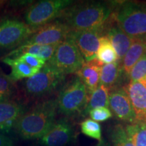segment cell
Listing matches in <instances>:
<instances>
[{"instance_id": "83f0119b", "label": "cell", "mask_w": 146, "mask_h": 146, "mask_svg": "<svg viewBox=\"0 0 146 146\" xmlns=\"http://www.w3.org/2000/svg\"><path fill=\"white\" fill-rule=\"evenodd\" d=\"M16 58L27 64L32 68L37 69V70H39L44 66L45 63H46V61L45 60L42 59L41 58L35 56V55L30 54H23Z\"/></svg>"}, {"instance_id": "6da1fadb", "label": "cell", "mask_w": 146, "mask_h": 146, "mask_svg": "<svg viewBox=\"0 0 146 146\" xmlns=\"http://www.w3.org/2000/svg\"><path fill=\"white\" fill-rule=\"evenodd\" d=\"M114 3L85 1L72 4L59 18L71 31L93 30L104 27L112 13Z\"/></svg>"}, {"instance_id": "ba28073f", "label": "cell", "mask_w": 146, "mask_h": 146, "mask_svg": "<svg viewBox=\"0 0 146 146\" xmlns=\"http://www.w3.org/2000/svg\"><path fill=\"white\" fill-rule=\"evenodd\" d=\"M35 31L18 19H6L0 23V50L19 47Z\"/></svg>"}, {"instance_id": "ac0fdd59", "label": "cell", "mask_w": 146, "mask_h": 146, "mask_svg": "<svg viewBox=\"0 0 146 146\" xmlns=\"http://www.w3.org/2000/svg\"><path fill=\"white\" fill-rule=\"evenodd\" d=\"M145 54H146V42L133 40V43L121 62L122 69L125 77H129L131 69Z\"/></svg>"}, {"instance_id": "8fae6325", "label": "cell", "mask_w": 146, "mask_h": 146, "mask_svg": "<svg viewBox=\"0 0 146 146\" xmlns=\"http://www.w3.org/2000/svg\"><path fill=\"white\" fill-rule=\"evenodd\" d=\"M75 138L73 125L67 118H62L54 123L51 129L39 139L43 146H65Z\"/></svg>"}, {"instance_id": "cb8c5ba5", "label": "cell", "mask_w": 146, "mask_h": 146, "mask_svg": "<svg viewBox=\"0 0 146 146\" xmlns=\"http://www.w3.org/2000/svg\"><path fill=\"white\" fill-rule=\"evenodd\" d=\"M110 135L114 146H134L128 136L125 127L121 124H117L112 127Z\"/></svg>"}, {"instance_id": "1f68e13d", "label": "cell", "mask_w": 146, "mask_h": 146, "mask_svg": "<svg viewBox=\"0 0 146 146\" xmlns=\"http://www.w3.org/2000/svg\"><path fill=\"white\" fill-rule=\"evenodd\" d=\"M1 2H2V1H0V5L1 4Z\"/></svg>"}, {"instance_id": "4316f807", "label": "cell", "mask_w": 146, "mask_h": 146, "mask_svg": "<svg viewBox=\"0 0 146 146\" xmlns=\"http://www.w3.org/2000/svg\"><path fill=\"white\" fill-rule=\"evenodd\" d=\"M128 79L129 81L146 82V54L139 60L131 69Z\"/></svg>"}, {"instance_id": "ffe728a7", "label": "cell", "mask_w": 146, "mask_h": 146, "mask_svg": "<svg viewBox=\"0 0 146 146\" xmlns=\"http://www.w3.org/2000/svg\"><path fill=\"white\" fill-rule=\"evenodd\" d=\"M3 62L11 67V73L9 76L14 82L23 78H30L39 72V70L33 68L18 58L5 57Z\"/></svg>"}, {"instance_id": "7a4b0ae2", "label": "cell", "mask_w": 146, "mask_h": 146, "mask_svg": "<svg viewBox=\"0 0 146 146\" xmlns=\"http://www.w3.org/2000/svg\"><path fill=\"white\" fill-rule=\"evenodd\" d=\"M56 101L45 100L24 112L16 121L14 131L25 140L39 139L56 122Z\"/></svg>"}, {"instance_id": "8992f818", "label": "cell", "mask_w": 146, "mask_h": 146, "mask_svg": "<svg viewBox=\"0 0 146 146\" xmlns=\"http://www.w3.org/2000/svg\"><path fill=\"white\" fill-rule=\"evenodd\" d=\"M65 75L76 73L85 62L75 43L68 37L58 44L52 58L46 62Z\"/></svg>"}, {"instance_id": "603a6c76", "label": "cell", "mask_w": 146, "mask_h": 146, "mask_svg": "<svg viewBox=\"0 0 146 146\" xmlns=\"http://www.w3.org/2000/svg\"><path fill=\"white\" fill-rule=\"evenodd\" d=\"M125 130L134 146H146V123L136 121L128 124Z\"/></svg>"}, {"instance_id": "277c9868", "label": "cell", "mask_w": 146, "mask_h": 146, "mask_svg": "<svg viewBox=\"0 0 146 146\" xmlns=\"http://www.w3.org/2000/svg\"><path fill=\"white\" fill-rule=\"evenodd\" d=\"M89 96L85 85L76 76L60 91L56 100L58 111L69 117L82 114L88 103Z\"/></svg>"}, {"instance_id": "2e32d148", "label": "cell", "mask_w": 146, "mask_h": 146, "mask_svg": "<svg viewBox=\"0 0 146 146\" xmlns=\"http://www.w3.org/2000/svg\"><path fill=\"white\" fill-rule=\"evenodd\" d=\"M102 65L104 64L95 58L91 61L85 62L81 69L76 73V76L85 85L89 95L100 85V70Z\"/></svg>"}, {"instance_id": "52a82bcc", "label": "cell", "mask_w": 146, "mask_h": 146, "mask_svg": "<svg viewBox=\"0 0 146 146\" xmlns=\"http://www.w3.org/2000/svg\"><path fill=\"white\" fill-rule=\"evenodd\" d=\"M66 76L46 62L39 72L25 81L24 89L31 97L42 96L57 88Z\"/></svg>"}, {"instance_id": "7c38bea8", "label": "cell", "mask_w": 146, "mask_h": 146, "mask_svg": "<svg viewBox=\"0 0 146 146\" xmlns=\"http://www.w3.org/2000/svg\"><path fill=\"white\" fill-rule=\"evenodd\" d=\"M109 108L118 120L129 124L137 121L131 100L123 87H116L109 91Z\"/></svg>"}, {"instance_id": "4dcf8cb0", "label": "cell", "mask_w": 146, "mask_h": 146, "mask_svg": "<svg viewBox=\"0 0 146 146\" xmlns=\"http://www.w3.org/2000/svg\"><path fill=\"white\" fill-rule=\"evenodd\" d=\"M96 146H110V144L108 143V142L104 139H102L101 141H99V143H98V145Z\"/></svg>"}, {"instance_id": "44dd1931", "label": "cell", "mask_w": 146, "mask_h": 146, "mask_svg": "<svg viewBox=\"0 0 146 146\" xmlns=\"http://www.w3.org/2000/svg\"><path fill=\"white\" fill-rule=\"evenodd\" d=\"M102 107L109 108V90L104 85H100L90 95L87 106L81 115L85 116L92 110Z\"/></svg>"}, {"instance_id": "d6986e66", "label": "cell", "mask_w": 146, "mask_h": 146, "mask_svg": "<svg viewBox=\"0 0 146 146\" xmlns=\"http://www.w3.org/2000/svg\"><path fill=\"white\" fill-rule=\"evenodd\" d=\"M58 44L46 45H31L18 47L16 50L9 53L6 57H12V58H16L23 54H30L39 56L42 59L45 60L46 62H48L54 56Z\"/></svg>"}, {"instance_id": "9a60e30c", "label": "cell", "mask_w": 146, "mask_h": 146, "mask_svg": "<svg viewBox=\"0 0 146 146\" xmlns=\"http://www.w3.org/2000/svg\"><path fill=\"white\" fill-rule=\"evenodd\" d=\"M23 112V106L17 102L11 100L0 102V133L4 134L14 130Z\"/></svg>"}, {"instance_id": "7402d4cb", "label": "cell", "mask_w": 146, "mask_h": 146, "mask_svg": "<svg viewBox=\"0 0 146 146\" xmlns=\"http://www.w3.org/2000/svg\"><path fill=\"white\" fill-rule=\"evenodd\" d=\"M96 59L102 64H107L118 61L116 50L107 36L103 35L100 39V46L96 54Z\"/></svg>"}, {"instance_id": "9c48e42d", "label": "cell", "mask_w": 146, "mask_h": 146, "mask_svg": "<svg viewBox=\"0 0 146 146\" xmlns=\"http://www.w3.org/2000/svg\"><path fill=\"white\" fill-rule=\"evenodd\" d=\"M70 32L71 31L65 24L56 20L36 30L19 47L58 44L66 39Z\"/></svg>"}, {"instance_id": "5b68a950", "label": "cell", "mask_w": 146, "mask_h": 146, "mask_svg": "<svg viewBox=\"0 0 146 146\" xmlns=\"http://www.w3.org/2000/svg\"><path fill=\"white\" fill-rule=\"evenodd\" d=\"M73 4L70 0H43L33 3L25 14L26 24L32 29H38L59 18L64 11Z\"/></svg>"}, {"instance_id": "4fadbf2b", "label": "cell", "mask_w": 146, "mask_h": 146, "mask_svg": "<svg viewBox=\"0 0 146 146\" xmlns=\"http://www.w3.org/2000/svg\"><path fill=\"white\" fill-rule=\"evenodd\" d=\"M123 88L131 100L137 121L146 123V82L129 81Z\"/></svg>"}, {"instance_id": "5bb4252c", "label": "cell", "mask_w": 146, "mask_h": 146, "mask_svg": "<svg viewBox=\"0 0 146 146\" xmlns=\"http://www.w3.org/2000/svg\"><path fill=\"white\" fill-rule=\"evenodd\" d=\"M103 35L108 37L118 55V61L121 62L126 53L133 43V39L125 33L110 16L104 28Z\"/></svg>"}, {"instance_id": "f546056e", "label": "cell", "mask_w": 146, "mask_h": 146, "mask_svg": "<svg viewBox=\"0 0 146 146\" xmlns=\"http://www.w3.org/2000/svg\"><path fill=\"white\" fill-rule=\"evenodd\" d=\"M0 146H15V145L12 139L0 133Z\"/></svg>"}, {"instance_id": "f1b7e54d", "label": "cell", "mask_w": 146, "mask_h": 146, "mask_svg": "<svg viewBox=\"0 0 146 146\" xmlns=\"http://www.w3.org/2000/svg\"><path fill=\"white\" fill-rule=\"evenodd\" d=\"M91 119L94 121L98 122H104L106 121L110 118L112 117V113L109 108H98L91 110L89 113Z\"/></svg>"}, {"instance_id": "3957f363", "label": "cell", "mask_w": 146, "mask_h": 146, "mask_svg": "<svg viewBox=\"0 0 146 146\" xmlns=\"http://www.w3.org/2000/svg\"><path fill=\"white\" fill-rule=\"evenodd\" d=\"M111 16L129 37L146 42V5L133 1L114 2Z\"/></svg>"}, {"instance_id": "e0dca14e", "label": "cell", "mask_w": 146, "mask_h": 146, "mask_svg": "<svg viewBox=\"0 0 146 146\" xmlns=\"http://www.w3.org/2000/svg\"><path fill=\"white\" fill-rule=\"evenodd\" d=\"M125 77L120 62L102 65L100 70V85H104L109 91L120 87V83Z\"/></svg>"}, {"instance_id": "d4e9b609", "label": "cell", "mask_w": 146, "mask_h": 146, "mask_svg": "<svg viewBox=\"0 0 146 146\" xmlns=\"http://www.w3.org/2000/svg\"><path fill=\"white\" fill-rule=\"evenodd\" d=\"M81 130L83 134L89 137L100 141L102 139L101 126L98 122L91 118H86L80 124Z\"/></svg>"}, {"instance_id": "30bf717a", "label": "cell", "mask_w": 146, "mask_h": 146, "mask_svg": "<svg viewBox=\"0 0 146 146\" xmlns=\"http://www.w3.org/2000/svg\"><path fill=\"white\" fill-rule=\"evenodd\" d=\"M104 28L93 30L71 31L68 37L75 43L85 62L96 58L100 46V39L103 35Z\"/></svg>"}, {"instance_id": "484cf974", "label": "cell", "mask_w": 146, "mask_h": 146, "mask_svg": "<svg viewBox=\"0 0 146 146\" xmlns=\"http://www.w3.org/2000/svg\"><path fill=\"white\" fill-rule=\"evenodd\" d=\"M14 83L10 76L0 69V102L10 100L14 92Z\"/></svg>"}]
</instances>
